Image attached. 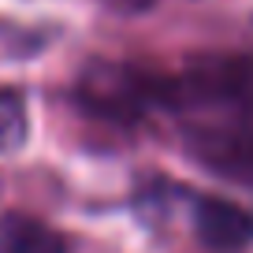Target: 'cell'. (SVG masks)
<instances>
[{
  "instance_id": "1",
  "label": "cell",
  "mask_w": 253,
  "mask_h": 253,
  "mask_svg": "<svg viewBox=\"0 0 253 253\" xmlns=\"http://www.w3.org/2000/svg\"><path fill=\"white\" fill-rule=\"evenodd\" d=\"M79 97L89 112H101L104 119H138L153 104L168 101L171 104V82H157L134 67H119V63H97L82 75Z\"/></svg>"
},
{
  "instance_id": "2",
  "label": "cell",
  "mask_w": 253,
  "mask_h": 253,
  "mask_svg": "<svg viewBox=\"0 0 253 253\" xmlns=\"http://www.w3.org/2000/svg\"><path fill=\"white\" fill-rule=\"evenodd\" d=\"M194 231L209 250H242L253 242V212L223 198H201L194 205Z\"/></svg>"
},
{
  "instance_id": "3",
  "label": "cell",
  "mask_w": 253,
  "mask_h": 253,
  "mask_svg": "<svg viewBox=\"0 0 253 253\" xmlns=\"http://www.w3.org/2000/svg\"><path fill=\"white\" fill-rule=\"evenodd\" d=\"M0 253H71V238L30 212H0Z\"/></svg>"
},
{
  "instance_id": "4",
  "label": "cell",
  "mask_w": 253,
  "mask_h": 253,
  "mask_svg": "<svg viewBox=\"0 0 253 253\" xmlns=\"http://www.w3.org/2000/svg\"><path fill=\"white\" fill-rule=\"evenodd\" d=\"M30 134V116H26V101L19 89L0 86V157L15 153Z\"/></svg>"
},
{
  "instance_id": "5",
  "label": "cell",
  "mask_w": 253,
  "mask_h": 253,
  "mask_svg": "<svg viewBox=\"0 0 253 253\" xmlns=\"http://www.w3.org/2000/svg\"><path fill=\"white\" fill-rule=\"evenodd\" d=\"M104 8H112V11H126V15H134V11H145L153 4V0H101Z\"/></svg>"
}]
</instances>
